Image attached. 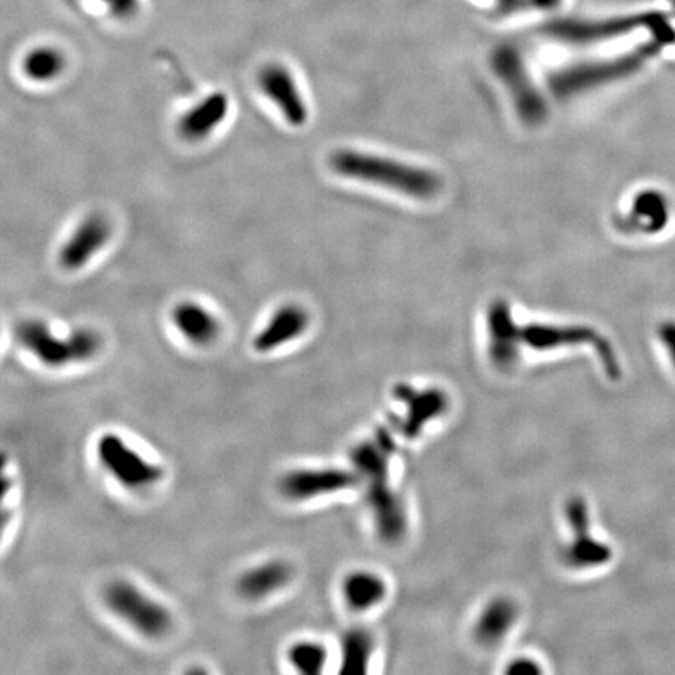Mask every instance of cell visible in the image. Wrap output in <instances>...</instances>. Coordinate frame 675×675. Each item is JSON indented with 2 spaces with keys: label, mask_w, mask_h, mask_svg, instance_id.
<instances>
[{
  "label": "cell",
  "mask_w": 675,
  "mask_h": 675,
  "mask_svg": "<svg viewBox=\"0 0 675 675\" xmlns=\"http://www.w3.org/2000/svg\"><path fill=\"white\" fill-rule=\"evenodd\" d=\"M390 452L388 440L382 436L353 447L350 460L359 477L367 484V502L380 538L392 543L402 538L407 530V516L402 502L386 484Z\"/></svg>",
  "instance_id": "obj_1"
},
{
  "label": "cell",
  "mask_w": 675,
  "mask_h": 675,
  "mask_svg": "<svg viewBox=\"0 0 675 675\" xmlns=\"http://www.w3.org/2000/svg\"><path fill=\"white\" fill-rule=\"evenodd\" d=\"M568 520L574 530V538L564 547L563 558L566 564L574 570H588L607 560L610 552L607 547L595 541L589 535V514L586 503L580 497L570 499L568 507Z\"/></svg>",
  "instance_id": "obj_12"
},
{
  "label": "cell",
  "mask_w": 675,
  "mask_h": 675,
  "mask_svg": "<svg viewBox=\"0 0 675 675\" xmlns=\"http://www.w3.org/2000/svg\"><path fill=\"white\" fill-rule=\"evenodd\" d=\"M19 346L50 369L80 365L96 359L102 350V336L94 329L80 327L66 336L56 335L41 319H22L14 327Z\"/></svg>",
  "instance_id": "obj_3"
},
{
  "label": "cell",
  "mask_w": 675,
  "mask_h": 675,
  "mask_svg": "<svg viewBox=\"0 0 675 675\" xmlns=\"http://www.w3.org/2000/svg\"><path fill=\"white\" fill-rule=\"evenodd\" d=\"M494 2H496L497 12L502 14L519 12L522 8L528 6V0H494Z\"/></svg>",
  "instance_id": "obj_27"
},
{
  "label": "cell",
  "mask_w": 675,
  "mask_h": 675,
  "mask_svg": "<svg viewBox=\"0 0 675 675\" xmlns=\"http://www.w3.org/2000/svg\"><path fill=\"white\" fill-rule=\"evenodd\" d=\"M490 327V357L501 369H508L519 359L522 332L505 302H496L488 315Z\"/></svg>",
  "instance_id": "obj_15"
},
{
  "label": "cell",
  "mask_w": 675,
  "mask_h": 675,
  "mask_svg": "<svg viewBox=\"0 0 675 675\" xmlns=\"http://www.w3.org/2000/svg\"><path fill=\"white\" fill-rule=\"evenodd\" d=\"M230 100L223 91L211 93L191 106L180 118L179 133L186 141H202L223 124L229 113Z\"/></svg>",
  "instance_id": "obj_17"
},
{
  "label": "cell",
  "mask_w": 675,
  "mask_h": 675,
  "mask_svg": "<svg viewBox=\"0 0 675 675\" xmlns=\"http://www.w3.org/2000/svg\"><path fill=\"white\" fill-rule=\"evenodd\" d=\"M112 238V224L100 213L88 215L58 252V263L64 271H79L87 266Z\"/></svg>",
  "instance_id": "obj_11"
},
{
  "label": "cell",
  "mask_w": 675,
  "mask_h": 675,
  "mask_svg": "<svg viewBox=\"0 0 675 675\" xmlns=\"http://www.w3.org/2000/svg\"><path fill=\"white\" fill-rule=\"evenodd\" d=\"M261 93L279 108L282 116L292 127H302L308 121V106L299 89L291 71L279 63H271L258 72Z\"/></svg>",
  "instance_id": "obj_10"
},
{
  "label": "cell",
  "mask_w": 675,
  "mask_h": 675,
  "mask_svg": "<svg viewBox=\"0 0 675 675\" xmlns=\"http://www.w3.org/2000/svg\"><path fill=\"white\" fill-rule=\"evenodd\" d=\"M655 50H657V44H651L643 49L637 50L635 54L622 56L613 62L588 63V64H577V66L561 69L552 75V89L560 97L582 93L588 88L613 80L616 77H620L638 68V64L645 62V58L651 56Z\"/></svg>",
  "instance_id": "obj_7"
},
{
  "label": "cell",
  "mask_w": 675,
  "mask_h": 675,
  "mask_svg": "<svg viewBox=\"0 0 675 675\" xmlns=\"http://www.w3.org/2000/svg\"><path fill=\"white\" fill-rule=\"evenodd\" d=\"M518 608L510 599H494L482 610L476 622V638L485 645L501 643L511 630Z\"/></svg>",
  "instance_id": "obj_21"
},
{
  "label": "cell",
  "mask_w": 675,
  "mask_h": 675,
  "mask_svg": "<svg viewBox=\"0 0 675 675\" xmlns=\"http://www.w3.org/2000/svg\"><path fill=\"white\" fill-rule=\"evenodd\" d=\"M560 4H561V0H528V6L538 8V10H552Z\"/></svg>",
  "instance_id": "obj_28"
},
{
  "label": "cell",
  "mask_w": 675,
  "mask_h": 675,
  "mask_svg": "<svg viewBox=\"0 0 675 675\" xmlns=\"http://www.w3.org/2000/svg\"><path fill=\"white\" fill-rule=\"evenodd\" d=\"M294 577L291 564L285 560H267L241 572L236 582L238 595L248 601H261L285 588Z\"/></svg>",
  "instance_id": "obj_14"
},
{
  "label": "cell",
  "mask_w": 675,
  "mask_h": 675,
  "mask_svg": "<svg viewBox=\"0 0 675 675\" xmlns=\"http://www.w3.org/2000/svg\"><path fill=\"white\" fill-rule=\"evenodd\" d=\"M508 674H539L538 664L535 663L533 660L528 658H519V660H514L510 663L507 668Z\"/></svg>",
  "instance_id": "obj_26"
},
{
  "label": "cell",
  "mask_w": 675,
  "mask_h": 675,
  "mask_svg": "<svg viewBox=\"0 0 675 675\" xmlns=\"http://www.w3.org/2000/svg\"><path fill=\"white\" fill-rule=\"evenodd\" d=\"M493 66L496 69L497 75L502 77V80L507 83L522 119L528 122H539L544 118V102L528 79L518 50L510 46L497 47L493 55Z\"/></svg>",
  "instance_id": "obj_9"
},
{
  "label": "cell",
  "mask_w": 675,
  "mask_h": 675,
  "mask_svg": "<svg viewBox=\"0 0 675 675\" xmlns=\"http://www.w3.org/2000/svg\"><path fill=\"white\" fill-rule=\"evenodd\" d=\"M341 672L342 674H361L371 660L374 641L366 630L353 629L342 637L341 645Z\"/></svg>",
  "instance_id": "obj_22"
},
{
  "label": "cell",
  "mask_w": 675,
  "mask_h": 675,
  "mask_svg": "<svg viewBox=\"0 0 675 675\" xmlns=\"http://www.w3.org/2000/svg\"><path fill=\"white\" fill-rule=\"evenodd\" d=\"M330 168L347 179L384 186L409 198H434L441 190L440 177L432 171L357 150H336L330 156Z\"/></svg>",
  "instance_id": "obj_2"
},
{
  "label": "cell",
  "mask_w": 675,
  "mask_h": 675,
  "mask_svg": "<svg viewBox=\"0 0 675 675\" xmlns=\"http://www.w3.org/2000/svg\"><path fill=\"white\" fill-rule=\"evenodd\" d=\"M105 5L112 16L118 19H131L137 14L139 0H97Z\"/></svg>",
  "instance_id": "obj_25"
},
{
  "label": "cell",
  "mask_w": 675,
  "mask_h": 675,
  "mask_svg": "<svg viewBox=\"0 0 675 675\" xmlns=\"http://www.w3.org/2000/svg\"><path fill=\"white\" fill-rule=\"evenodd\" d=\"M522 332V344L535 350H549L563 346H577L585 342H597L602 347V357L607 366H614V359L607 353L601 338L588 327H557L544 324H530Z\"/></svg>",
  "instance_id": "obj_16"
},
{
  "label": "cell",
  "mask_w": 675,
  "mask_h": 675,
  "mask_svg": "<svg viewBox=\"0 0 675 675\" xmlns=\"http://www.w3.org/2000/svg\"><path fill=\"white\" fill-rule=\"evenodd\" d=\"M96 457L100 468L131 493L149 491L162 482L165 471L156 461L137 451L124 436L105 432L96 441Z\"/></svg>",
  "instance_id": "obj_5"
},
{
  "label": "cell",
  "mask_w": 675,
  "mask_h": 675,
  "mask_svg": "<svg viewBox=\"0 0 675 675\" xmlns=\"http://www.w3.org/2000/svg\"><path fill=\"white\" fill-rule=\"evenodd\" d=\"M397 396L407 403V421L405 432L409 435L419 434L424 424L432 421L446 409V397L438 390L415 391L409 386H401Z\"/></svg>",
  "instance_id": "obj_20"
},
{
  "label": "cell",
  "mask_w": 675,
  "mask_h": 675,
  "mask_svg": "<svg viewBox=\"0 0 675 675\" xmlns=\"http://www.w3.org/2000/svg\"><path fill=\"white\" fill-rule=\"evenodd\" d=\"M66 66L62 52L54 47H38L25 55L22 71L27 79L39 83L55 80Z\"/></svg>",
  "instance_id": "obj_23"
},
{
  "label": "cell",
  "mask_w": 675,
  "mask_h": 675,
  "mask_svg": "<svg viewBox=\"0 0 675 675\" xmlns=\"http://www.w3.org/2000/svg\"><path fill=\"white\" fill-rule=\"evenodd\" d=\"M171 321L175 330L190 344L207 347L221 335V323L208 308L198 302H180L171 313Z\"/></svg>",
  "instance_id": "obj_18"
},
{
  "label": "cell",
  "mask_w": 675,
  "mask_h": 675,
  "mask_svg": "<svg viewBox=\"0 0 675 675\" xmlns=\"http://www.w3.org/2000/svg\"><path fill=\"white\" fill-rule=\"evenodd\" d=\"M359 474L342 468H298L279 480L282 496L291 502H307L357 486Z\"/></svg>",
  "instance_id": "obj_8"
},
{
  "label": "cell",
  "mask_w": 675,
  "mask_h": 675,
  "mask_svg": "<svg viewBox=\"0 0 675 675\" xmlns=\"http://www.w3.org/2000/svg\"><path fill=\"white\" fill-rule=\"evenodd\" d=\"M286 658L292 670L298 671L299 674L316 675L325 670L329 662V651L319 641L300 639L290 645Z\"/></svg>",
  "instance_id": "obj_24"
},
{
  "label": "cell",
  "mask_w": 675,
  "mask_h": 675,
  "mask_svg": "<svg viewBox=\"0 0 675 675\" xmlns=\"http://www.w3.org/2000/svg\"><path fill=\"white\" fill-rule=\"evenodd\" d=\"M647 27L657 35L660 41L668 43L672 39V30L666 18L660 13H645L633 16L583 21V19H558L545 25L544 31L558 41L570 44H593L620 37L622 33Z\"/></svg>",
  "instance_id": "obj_6"
},
{
  "label": "cell",
  "mask_w": 675,
  "mask_h": 675,
  "mask_svg": "<svg viewBox=\"0 0 675 675\" xmlns=\"http://www.w3.org/2000/svg\"><path fill=\"white\" fill-rule=\"evenodd\" d=\"M104 602L116 618L146 638L160 639L173 630L169 608L129 580L118 578L108 583Z\"/></svg>",
  "instance_id": "obj_4"
},
{
  "label": "cell",
  "mask_w": 675,
  "mask_h": 675,
  "mask_svg": "<svg viewBox=\"0 0 675 675\" xmlns=\"http://www.w3.org/2000/svg\"><path fill=\"white\" fill-rule=\"evenodd\" d=\"M341 595L352 612H367L384 602L386 583L371 570H353L341 583Z\"/></svg>",
  "instance_id": "obj_19"
},
{
  "label": "cell",
  "mask_w": 675,
  "mask_h": 675,
  "mask_svg": "<svg viewBox=\"0 0 675 675\" xmlns=\"http://www.w3.org/2000/svg\"><path fill=\"white\" fill-rule=\"evenodd\" d=\"M308 327L310 315L304 307L298 304L282 305L258 330L252 346L258 353H271L304 336Z\"/></svg>",
  "instance_id": "obj_13"
}]
</instances>
